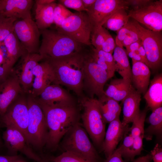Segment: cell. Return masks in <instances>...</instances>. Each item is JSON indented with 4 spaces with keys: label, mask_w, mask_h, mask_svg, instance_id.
Returning a JSON list of instances; mask_svg holds the SVG:
<instances>
[{
    "label": "cell",
    "mask_w": 162,
    "mask_h": 162,
    "mask_svg": "<svg viewBox=\"0 0 162 162\" xmlns=\"http://www.w3.org/2000/svg\"><path fill=\"white\" fill-rule=\"evenodd\" d=\"M20 159L17 155H0V162H19Z\"/></svg>",
    "instance_id": "46"
},
{
    "label": "cell",
    "mask_w": 162,
    "mask_h": 162,
    "mask_svg": "<svg viewBox=\"0 0 162 162\" xmlns=\"http://www.w3.org/2000/svg\"><path fill=\"white\" fill-rule=\"evenodd\" d=\"M79 102L83 110L81 115L82 126L95 146L101 150L106 123L100 113L98 100L83 95L80 98Z\"/></svg>",
    "instance_id": "4"
},
{
    "label": "cell",
    "mask_w": 162,
    "mask_h": 162,
    "mask_svg": "<svg viewBox=\"0 0 162 162\" xmlns=\"http://www.w3.org/2000/svg\"><path fill=\"white\" fill-rule=\"evenodd\" d=\"M109 33L108 30L103 26L92 32L90 36L91 44L95 49H100Z\"/></svg>",
    "instance_id": "34"
},
{
    "label": "cell",
    "mask_w": 162,
    "mask_h": 162,
    "mask_svg": "<svg viewBox=\"0 0 162 162\" xmlns=\"http://www.w3.org/2000/svg\"><path fill=\"white\" fill-rule=\"evenodd\" d=\"M128 132L124 135L123 137L124 139L122 143L119 147L122 157L124 158L127 160L128 159L134 138L130 134L128 135H127Z\"/></svg>",
    "instance_id": "38"
},
{
    "label": "cell",
    "mask_w": 162,
    "mask_h": 162,
    "mask_svg": "<svg viewBox=\"0 0 162 162\" xmlns=\"http://www.w3.org/2000/svg\"><path fill=\"white\" fill-rule=\"evenodd\" d=\"M39 162H49V161L45 159H41V160Z\"/></svg>",
    "instance_id": "53"
},
{
    "label": "cell",
    "mask_w": 162,
    "mask_h": 162,
    "mask_svg": "<svg viewBox=\"0 0 162 162\" xmlns=\"http://www.w3.org/2000/svg\"><path fill=\"white\" fill-rule=\"evenodd\" d=\"M147 112L146 109L140 111L134 119L132 125L129 128L130 134L134 138L140 136H144V122Z\"/></svg>",
    "instance_id": "32"
},
{
    "label": "cell",
    "mask_w": 162,
    "mask_h": 162,
    "mask_svg": "<svg viewBox=\"0 0 162 162\" xmlns=\"http://www.w3.org/2000/svg\"><path fill=\"white\" fill-rule=\"evenodd\" d=\"M22 92L15 73L0 84V115L3 116L10 105Z\"/></svg>",
    "instance_id": "17"
},
{
    "label": "cell",
    "mask_w": 162,
    "mask_h": 162,
    "mask_svg": "<svg viewBox=\"0 0 162 162\" xmlns=\"http://www.w3.org/2000/svg\"><path fill=\"white\" fill-rule=\"evenodd\" d=\"M96 1V0H82L83 6L87 11L88 9L94 4Z\"/></svg>",
    "instance_id": "50"
},
{
    "label": "cell",
    "mask_w": 162,
    "mask_h": 162,
    "mask_svg": "<svg viewBox=\"0 0 162 162\" xmlns=\"http://www.w3.org/2000/svg\"><path fill=\"white\" fill-rule=\"evenodd\" d=\"M58 1L59 4L66 8L74 10L77 12L87 11L83 6L82 0H59Z\"/></svg>",
    "instance_id": "40"
},
{
    "label": "cell",
    "mask_w": 162,
    "mask_h": 162,
    "mask_svg": "<svg viewBox=\"0 0 162 162\" xmlns=\"http://www.w3.org/2000/svg\"><path fill=\"white\" fill-rule=\"evenodd\" d=\"M133 26L134 24L132 20H129L126 25L117 32V34L115 40V43L116 46L121 48H123V41Z\"/></svg>",
    "instance_id": "37"
},
{
    "label": "cell",
    "mask_w": 162,
    "mask_h": 162,
    "mask_svg": "<svg viewBox=\"0 0 162 162\" xmlns=\"http://www.w3.org/2000/svg\"><path fill=\"white\" fill-rule=\"evenodd\" d=\"M20 67L15 73L17 75L22 91L27 93L32 88L34 81L33 71L40 61L44 59L39 53H27L21 57Z\"/></svg>",
    "instance_id": "15"
},
{
    "label": "cell",
    "mask_w": 162,
    "mask_h": 162,
    "mask_svg": "<svg viewBox=\"0 0 162 162\" xmlns=\"http://www.w3.org/2000/svg\"><path fill=\"white\" fill-rule=\"evenodd\" d=\"M152 160V157L150 154L134 159L133 162H150Z\"/></svg>",
    "instance_id": "48"
},
{
    "label": "cell",
    "mask_w": 162,
    "mask_h": 162,
    "mask_svg": "<svg viewBox=\"0 0 162 162\" xmlns=\"http://www.w3.org/2000/svg\"><path fill=\"white\" fill-rule=\"evenodd\" d=\"M55 2L42 5L36 4L35 21L40 30L47 29L54 23L53 11Z\"/></svg>",
    "instance_id": "27"
},
{
    "label": "cell",
    "mask_w": 162,
    "mask_h": 162,
    "mask_svg": "<svg viewBox=\"0 0 162 162\" xmlns=\"http://www.w3.org/2000/svg\"><path fill=\"white\" fill-rule=\"evenodd\" d=\"M133 22L137 30L148 61V67L153 70L158 69L162 60V35L161 31L146 29L134 20Z\"/></svg>",
    "instance_id": "9"
},
{
    "label": "cell",
    "mask_w": 162,
    "mask_h": 162,
    "mask_svg": "<svg viewBox=\"0 0 162 162\" xmlns=\"http://www.w3.org/2000/svg\"><path fill=\"white\" fill-rule=\"evenodd\" d=\"M40 31L42 40L39 53L44 59L63 57L83 50V45L57 30Z\"/></svg>",
    "instance_id": "3"
},
{
    "label": "cell",
    "mask_w": 162,
    "mask_h": 162,
    "mask_svg": "<svg viewBox=\"0 0 162 162\" xmlns=\"http://www.w3.org/2000/svg\"><path fill=\"white\" fill-rule=\"evenodd\" d=\"M125 8L116 11L106 20L103 26L106 29L117 32L126 25L130 17Z\"/></svg>",
    "instance_id": "31"
},
{
    "label": "cell",
    "mask_w": 162,
    "mask_h": 162,
    "mask_svg": "<svg viewBox=\"0 0 162 162\" xmlns=\"http://www.w3.org/2000/svg\"><path fill=\"white\" fill-rule=\"evenodd\" d=\"M141 94L132 86L127 96L122 102L123 103V119L122 122L124 125L132 122L140 112V106Z\"/></svg>",
    "instance_id": "22"
},
{
    "label": "cell",
    "mask_w": 162,
    "mask_h": 162,
    "mask_svg": "<svg viewBox=\"0 0 162 162\" xmlns=\"http://www.w3.org/2000/svg\"><path fill=\"white\" fill-rule=\"evenodd\" d=\"M10 73L8 72L2 66L0 65V84L7 78Z\"/></svg>",
    "instance_id": "49"
},
{
    "label": "cell",
    "mask_w": 162,
    "mask_h": 162,
    "mask_svg": "<svg viewBox=\"0 0 162 162\" xmlns=\"http://www.w3.org/2000/svg\"><path fill=\"white\" fill-rule=\"evenodd\" d=\"M152 111L147 119L150 125L144 130V138L148 140H151L154 135L160 138L162 136V107L157 108Z\"/></svg>",
    "instance_id": "29"
},
{
    "label": "cell",
    "mask_w": 162,
    "mask_h": 162,
    "mask_svg": "<svg viewBox=\"0 0 162 162\" xmlns=\"http://www.w3.org/2000/svg\"><path fill=\"white\" fill-rule=\"evenodd\" d=\"M27 100L28 112V142L29 144L40 148L46 145L47 137L48 131L45 117L35 98L30 95Z\"/></svg>",
    "instance_id": "6"
},
{
    "label": "cell",
    "mask_w": 162,
    "mask_h": 162,
    "mask_svg": "<svg viewBox=\"0 0 162 162\" xmlns=\"http://www.w3.org/2000/svg\"><path fill=\"white\" fill-rule=\"evenodd\" d=\"M94 61L103 67L106 72L109 79L112 77L116 68L112 55L100 49L93 48L90 52Z\"/></svg>",
    "instance_id": "30"
},
{
    "label": "cell",
    "mask_w": 162,
    "mask_h": 162,
    "mask_svg": "<svg viewBox=\"0 0 162 162\" xmlns=\"http://www.w3.org/2000/svg\"><path fill=\"white\" fill-rule=\"evenodd\" d=\"M151 72L149 68L141 62L132 63L131 81L134 88L143 95L150 83Z\"/></svg>",
    "instance_id": "21"
},
{
    "label": "cell",
    "mask_w": 162,
    "mask_h": 162,
    "mask_svg": "<svg viewBox=\"0 0 162 162\" xmlns=\"http://www.w3.org/2000/svg\"><path fill=\"white\" fill-rule=\"evenodd\" d=\"M143 136L134 137L132 147L129 156L128 160L133 161L137 155H140L143 150Z\"/></svg>",
    "instance_id": "39"
},
{
    "label": "cell",
    "mask_w": 162,
    "mask_h": 162,
    "mask_svg": "<svg viewBox=\"0 0 162 162\" xmlns=\"http://www.w3.org/2000/svg\"><path fill=\"white\" fill-rule=\"evenodd\" d=\"M104 162H125L122 159L119 148L116 149Z\"/></svg>",
    "instance_id": "44"
},
{
    "label": "cell",
    "mask_w": 162,
    "mask_h": 162,
    "mask_svg": "<svg viewBox=\"0 0 162 162\" xmlns=\"http://www.w3.org/2000/svg\"><path fill=\"white\" fill-rule=\"evenodd\" d=\"M147 106L152 111L162 106V74H160L154 76L150 82V85L144 95Z\"/></svg>",
    "instance_id": "23"
},
{
    "label": "cell",
    "mask_w": 162,
    "mask_h": 162,
    "mask_svg": "<svg viewBox=\"0 0 162 162\" xmlns=\"http://www.w3.org/2000/svg\"><path fill=\"white\" fill-rule=\"evenodd\" d=\"M128 6H131L132 8H136L141 7L149 2L151 0H126Z\"/></svg>",
    "instance_id": "45"
},
{
    "label": "cell",
    "mask_w": 162,
    "mask_h": 162,
    "mask_svg": "<svg viewBox=\"0 0 162 162\" xmlns=\"http://www.w3.org/2000/svg\"><path fill=\"white\" fill-rule=\"evenodd\" d=\"M122 8L128 10L129 7L126 0H96L86 12L92 32L103 26L116 11Z\"/></svg>",
    "instance_id": "11"
},
{
    "label": "cell",
    "mask_w": 162,
    "mask_h": 162,
    "mask_svg": "<svg viewBox=\"0 0 162 162\" xmlns=\"http://www.w3.org/2000/svg\"><path fill=\"white\" fill-rule=\"evenodd\" d=\"M138 51L139 54L141 58L142 62L144 63L148 66V61L142 44L140 45Z\"/></svg>",
    "instance_id": "47"
},
{
    "label": "cell",
    "mask_w": 162,
    "mask_h": 162,
    "mask_svg": "<svg viewBox=\"0 0 162 162\" xmlns=\"http://www.w3.org/2000/svg\"><path fill=\"white\" fill-rule=\"evenodd\" d=\"M130 18L144 25L150 30H162V1L151 0L141 7L128 10Z\"/></svg>",
    "instance_id": "10"
},
{
    "label": "cell",
    "mask_w": 162,
    "mask_h": 162,
    "mask_svg": "<svg viewBox=\"0 0 162 162\" xmlns=\"http://www.w3.org/2000/svg\"><path fill=\"white\" fill-rule=\"evenodd\" d=\"M116 47L115 41L109 33L107 35L100 50L112 54Z\"/></svg>",
    "instance_id": "42"
},
{
    "label": "cell",
    "mask_w": 162,
    "mask_h": 162,
    "mask_svg": "<svg viewBox=\"0 0 162 162\" xmlns=\"http://www.w3.org/2000/svg\"><path fill=\"white\" fill-rule=\"evenodd\" d=\"M2 116V120L5 126H12L19 130L28 142L27 129L28 112L27 98L19 95Z\"/></svg>",
    "instance_id": "13"
},
{
    "label": "cell",
    "mask_w": 162,
    "mask_h": 162,
    "mask_svg": "<svg viewBox=\"0 0 162 162\" xmlns=\"http://www.w3.org/2000/svg\"><path fill=\"white\" fill-rule=\"evenodd\" d=\"M52 162H97L86 159L74 153L64 152L61 154L50 159Z\"/></svg>",
    "instance_id": "36"
},
{
    "label": "cell",
    "mask_w": 162,
    "mask_h": 162,
    "mask_svg": "<svg viewBox=\"0 0 162 162\" xmlns=\"http://www.w3.org/2000/svg\"><path fill=\"white\" fill-rule=\"evenodd\" d=\"M14 32L28 53H39L41 34L32 18L16 20L14 24Z\"/></svg>",
    "instance_id": "12"
},
{
    "label": "cell",
    "mask_w": 162,
    "mask_h": 162,
    "mask_svg": "<svg viewBox=\"0 0 162 162\" xmlns=\"http://www.w3.org/2000/svg\"><path fill=\"white\" fill-rule=\"evenodd\" d=\"M56 1L54 0H35V2L37 4L46 5L55 2Z\"/></svg>",
    "instance_id": "51"
},
{
    "label": "cell",
    "mask_w": 162,
    "mask_h": 162,
    "mask_svg": "<svg viewBox=\"0 0 162 162\" xmlns=\"http://www.w3.org/2000/svg\"><path fill=\"white\" fill-rule=\"evenodd\" d=\"M17 20L15 18L7 17L0 14V42L3 41L14 32V24Z\"/></svg>",
    "instance_id": "33"
},
{
    "label": "cell",
    "mask_w": 162,
    "mask_h": 162,
    "mask_svg": "<svg viewBox=\"0 0 162 162\" xmlns=\"http://www.w3.org/2000/svg\"><path fill=\"white\" fill-rule=\"evenodd\" d=\"M133 24V27L123 42V46L126 48L131 44L140 40L136 28L134 23Z\"/></svg>",
    "instance_id": "41"
},
{
    "label": "cell",
    "mask_w": 162,
    "mask_h": 162,
    "mask_svg": "<svg viewBox=\"0 0 162 162\" xmlns=\"http://www.w3.org/2000/svg\"><path fill=\"white\" fill-rule=\"evenodd\" d=\"M6 127L3 137L9 149L12 152H20L30 158L39 162L41 159L30 149L29 144L22 133L13 126Z\"/></svg>",
    "instance_id": "14"
},
{
    "label": "cell",
    "mask_w": 162,
    "mask_h": 162,
    "mask_svg": "<svg viewBox=\"0 0 162 162\" xmlns=\"http://www.w3.org/2000/svg\"><path fill=\"white\" fill-rule=\"evenodd\" d=\"M129 128L128 124H123L119 118L109 123L101 148L106 158L111 155L116 149L119 142L129 131Z\"/></svg>",
    "instance_id": "16"
},
{
    "label": "cell",
    "mask_w": 162,
    "mask_h": 162,
    "mask_svg": "<svg viewBox=\"0 0 162 162\" xmlns=\"http://www.w3.org/2000/svg\"><path fill=\"white\" fill-rule=\"evenodd\" d=\"M1 42H0V65L2 66L4 63V60L0 47Z\"/></svg>",
    "instance_id": "52"
},
{
    "label": "cell",
    "mask_w": 162,
    "mask_h": 162,
    "mask_svg": "<svg viewBox=\"0 0 162 162\" xmlns=\"http://www.w3.org/2000/svg\"><path fill=\"white\" fill-rule=\"evenodd\" d=\"M109 79L106 71L94 61L90 53H85L83 89L87 97L94 98L95 95L99 98L104 94V86Z\"/></svg>",
    "instance_id": "7"
},
{
    "label": "cell",
    "mask_w": 162,
    "mask_h": 162,
    "mask_svg": "<svg viewBox=\"0 0 162 162\" xmlns=\"http://www.w3.org/2000/svg\"><path fill=\"white\" fill-rule=\"evenodd\" d=\"M150 154L154 162H162V148L158 143L151 151Z\"/></svg>",
    "instance_id": "43"
},
{
    "label": "cell",
    "mask_w": 162,
    "mask_h": 162,
    "mask_svg": "<svg viewBox=\"0 0 162 162\" xmlns=\"http://www.w3.org/2000/svg\"><path fill=\"white\" fill-rule=\"evenodd\" d=\"M56 30L83 45L91 44L92 27L86 12L73 13L65 19Z\"/></svg>",
    "instance_id": "8"
},
{
    "label": "cell",
    "mask_w": 162,
    "mask_h": 162,
    "mask_svg": "<svg viewBox=\"0 0 162 162\" xmlns=\"http://www.w3.org/2000/svg\"><path fill=\"white\" fill-rule=\"evenodd\" d=\"M73 13L61 4L56 3L53 11L54 23L56 28L60 27L63 21Z\"/></svg>",
    "instance_id": "35"
},
{
    "label": "cell",
    "mask_w": 162,
    "mask_h": 162,
    "mask_svg": "<svg viewBox=\"0 0 162 162\" xmlns=\"http://www.w3.org/2000/svg\"><path fill=\"white\" fill-rule=\"evenodd\" d=\"M113 56L116 71L126 79L131 80V69L126 51L123 48L116 45Z\"/></svg>",
    "instance_id": "28"
},
{
    "label": "cell",
    "mask_w": 162,
    "mask_h": 162,
    "mask_svg": "<svg viewBox=\"0 0 162 162\" xmlns=\"http://www.w3.org/2000/svg\"><path fill=\"white\" fill-rule=\"evenodd\" d=\"M132 86L130 79L123 78L113 79L104 91V94L118 102H122L129 93Z\"/></svg>",
    "instance_id": "26"
},
{
    "label": "cell",
    "mask_w": 162,
    "mask_h": 162,
    "mask_svg": "<svg viewBox=\"0 0 162 162\" xmlns=\"http://www.w3.org/2000/svg\"><path fill=\"white\" fill-rule=\"evenodd\" d=\"M37 99L40 102L49 105H64L76 103L74 98L60 85L50 84L45 88Z\"/></svg>",
    "instance_id": "18"
},
{
    "label": "cell",
    "mask_w": 162,
    "mask_h": 162,
    "mask_svg": "<svg viewBox=\"0 0 162 162\" xmlns=\"http://www.w3.org/2000/svg\"><path fill=\"white\" fill-rule=\"evenodd\" d=\"M3 42L9 55V61L7 69L10 73L14 65L18 59L28 52L14 32L7 36Z\"/></svg>",
    "instance_id": "25"
},
{
    "label": "cell",
    "mask_w": 162,
    "mask_h": 162,
    "mask_svg": "<svg viewBox=\"0 0 162 162\" xmlns=\"http://www.w3.org/2000/svg\"><path fill=\"white\" fill-rule=\"evenodd\" d=\"M37 101L43 112L48 128L46 145L49 149L54 150L64 135L79 122V107L76 103L49 105Z\"/></svg>",
    "instance_id": "1"
},
{
    "label": "cell",
    "mask_w": 162,
    "mask_h": 162,
    "mask_svg": "<svg viewBox=\"0 0 162 162\" xmlns=\"http://www.w3.org/2000/svg\"><path fill=\"white\" fill-rule=\"evenodd\" d=\"M85 54L82 50L63 57L44 59L48 62L53 71V84L66 86L79 98L83 96Z\"/></svg>",
    "instance_id": "2"
},
{
    "label": "cell",
    "mask_w": 162,
    "mask_h": 162,
    "mask_svg": "<svg viewBox=\"0 0 162 162\" xmlns=\"http://www.w3.org/2000/svg\"><path fill=\"white\" fill-rule=\"evenodd\" d=\"M32 0H0V14L18 19L32 18Z\"/></svg>",
    "instance_id": "19"
},
{
    "label": "cell",
    "mask_w": 162,
    "mask_h": 162,
    "mask_svg": "<svg viewBox=\"0 0 162 162\" xmlns=\"http://www.w3.org/2000/svg\"><path fill=\"white\" fill-rule=\"evenodd\" d=\"M61 145L64 152H70L89 160L100 162L96 149L79 122L64 135Z\"/></svg>",
    "instance_id": "5"
},
{
    "label": "cell",
    "mask_w": 162,
    "mask_h": 162,
    "mask_svg": "<svg viewBox=\"0 0 162 162\" xmlns=\"http://www.w3.org/2000/svg\"><path fill=\"white\" fill-rule=\"evenodd\" d=\"M97 100L100 113L106 123L119 118L121 109L118 102L105 94Z\"/></svg>",
    "instance_id": "24"
},
{
    "label": "cell",
    "mask_w": 162,
    "mask_h": 162,
    "mask_svg": "<svg viewBox=\"0 0 162 162\" xmlns=\"http://www.w3.org/2000/svg\"><path fill=\"white\" fill-rule=\"evenodd\" d=\"M39 63L33 71L34 76L32 95L38 96L46 87L53 83L54 76L52 69L48 62L46 59Z\"/></svg>",
    "instance_id": "20"
}]
</instances>
